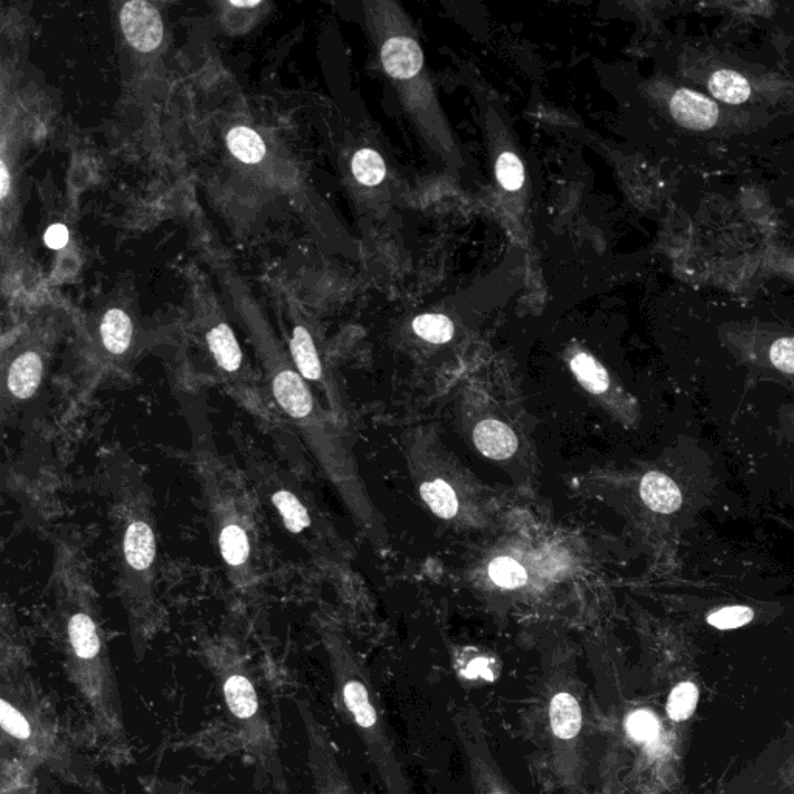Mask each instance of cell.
<instances>
[{
	"label": "cell",
	"mask_w": 794,
	"mask_h": 794,
	"mask_svg": "<svg viewBox=\"0 0 794 794\" xmlns=\"http://www.w3.org/2000/svg\"><path fill=\"white\" fill-rule=\"evenodd\" d=\"M289 356L306 382L322 384L325 371L322 359L311 331L301 323H295L289 339Z\"/></svg>",
	"instance_id": "cell-16"
},
{
	"label": "cell",
	"mask_w": 794,
	"mask_h": 794,
	"mask_svg": "<svg viewBox=\"0 0 794 794\" xmlns=\"http://www.w3.org/2000/svg\"><path fill=\"white\" fill-rule=\"evenodd\" d=\"M134 323L128 312L111 308L101 317L100 340L104 351L112 357H125L134 343Z\"/></svg>",
	"instance_id": "cell-18"
},
{
	"label": "cell",
	"mask_w": 794,
	"mask_h": 794,
	"mask_svg": "<svg viewBox=\"0 0 794 794\" xmlns=\"http://www.w3.org/2000/svg\"><path fill=\"white\" fill-rule=\"evenodd\" d=\"M263 489L287 531L295 536H301L311 529V512L287 478L281 477L278 473H266L263 478Z\"/></svg>",
	"instance_id": "cell-13"
},
{
	"label": "cell",
	"mask_w": 794,
	"mask_h": 794,
	"mask_svg": "<svg viewBox=\"0 0 794 794\" xmlns=\"http://www.w3.org/2000/svg\"><path fill=\"white\" fill-rule=\"evenodd\" d=\"M143 787H145L146 794H204L193 790L188 785L168 781V779H159V777H149L143 782Z\"/></svg>",
	"instance_id": "cell-32"
},
{
	"label": "cell",
	"mask_w": 794,
	"mask_h": 794,
	"mask_svg": "<svg viewBox=\"0 0 794 794\" xmlns=\"http://www.w3.org/2000/svg\"><path fill=\"white\" fill-rule=\"evenodd\" d=\"M498 182L508 191H517L525 182V168L514 152H503L495 166Z\"/></svg>",
	"instance_id": "cell-27"
},
{
	"label": "cell",
	"mask_w": 794,
	"mask_h": 794,
	"mask_svg": "<svg viewBox=\"0 0 794 794\" xmlns=\"http://www.w3.org/2000/svg\"><path fill=\"white\" fill-rule=\"evenodd\" d=\"M413 331L422 340L433 343V345H444V343L450 342L455 334V328H453L450 318L441 314L419 315L413 322Z\"/></svg>",
	"instance_id": "cell-24"
},
{
	"label": "cell",
	"mask_w": 794,
	"mask_h": 794,
	"mask_svg": "<svg viewBox=\"0 0 794 794\" xmlns=\"http://www.w3.org/2000/svg\"><path fill=\"white\" fill-rule=\"evenodd\" d=\"M627 731L630 737L639 742H650L658 736L660 725L655 715L649 711H636L627 720Z\"/></svg>",
	"instance_id": "cell-30"
},
{
	"label": "cell",
	"mask_w": 794,
	"mask_h": 794,
	"mask_svg": "<svg viewBox=\"0 0 794 794\" xmlns=\"http://www.w3.org/2000/svg\"><path fill=\"white\" fill-rule=\"evenodd\" d=\"M216 466L208 461H202L201 466L213 536L233 587L249 590L256 582L252 509L238 484Z\"/></svg>",
	"instance_id": "cell-5"
},
{
	"label": "cell",
	"mask_w": 794,
	"mask_h": 794,
	"mask_svg": "<svg viewBox=\"0 0 794 794\" xmlns=\"http://www.w3.org/2000/svg\"><path fill=\"white\" fill-rule=\"evenodd\" d=\"M204 655L208 669L218 681L244 751L252 759L261 781L267 782L277 794H290L277 734L264 711L246 660L232 643L222 639L207 646Z\"/></svg>",
	"instance_id": "cell-3"
},
{
	"label": "cell",
	"mask_w": 794,
	"mask_h": 794,
	"mask_svg": "<svg viewBox=\"0 0 794 794\" xmlns=\"http://www.w3.org/2000/svg\"><path fill=\"white\" fill-rule=\"evenodd\" d=\"M123 579L135 652L143 649L151 630L152 579L156 568L157 537L148 509L140 503H129L125 511L123 539Z\"/></svg>",
	"instance_id": "cell-7"
},
{
	"label": "cell",
	"mask_w": 794,
	"mask_h": 794,
	"mask_svg": "<svg viewBox=\"0 0 794 794\" xmlns=\"http://www.w3.org/2000/svg\"><path fill=\"white\" fill-rule=\"evenodd\" d=\"M698 701V689L692 683H681L675 687L667 703V712L674 720L691 717Z\"/></svg>",
	"instance_id": "cell-28"
},
{
	"label": "cell",
	"mask_w": 794,
	"mask_h": 794,
	"mask_svg": "<svg viewBox=\"0 0 794 794\" xmlns=\"http://www.w3.org/2000/svg\"><path fill=\"white\" fill-rule=\"evenodd\" d=\"M461 672H463L464 677L470 678V680L483 678V680L491 681L495 677L494 663L486 656H475L473 660L467 661V664L461 667Z\"/></svg>",
	"instance_id": "cell-33"
},
{
	"label": "cell",
	"mask_w": 794,
	"mask_h": 794,
	"mask_svg": "<svg viewBox=\"0 0 794 794\" xmlns=\"http://www.w3.org/2000/svg\"><path fill=\"white\" fill-rule=\"evenodd\" d=\"M453 723L466 754L475 794H517L492 756L477 709L473 706L460 709Z\"/></svg>",
	"instance_id": "cell-9"
},
{
	"label": "cell",
	"mask_w": 794,
	"mask_h": 794,
	"mask_svg": "<svg viewBox=\"0 0 794 794\" xmlns=\"http://www.w3.org/2000/svg\"><path fill=\"white\" fill-rule=\"evenodd\" d=\"M228 151L239 162L256 165L266 156V143L258 132L247 126H236L227 134Z\"/></svg>",
	"instance_id": "cell-20"
},
{
	"label": "cell",
	"mask_w": 794,
	"mask_h": 794,
	"mask_svg": "<svg viewBox=\"0 0 794 794\" xmlns=\"http://www.w3.org/2000/svg\"><path fill=\"white\" fill-rule=\"evenodd\" d=\"M301 723H303L308 767L312 776L314 794H357L349 781L339 753L329 736L328 728L320 722L309 701L295 700Z\"/></svg>",
	"instance_id": "cell-8"
},
{
	"label": "cell",
	"mask_w": 794,
	"mask_h": 794,
	"mask_svg": "<svg viewBox=\"0 0 794 794\" xmlns=\"http://www.w3.org/2000/svg\"><path fill=\"white\" fill-rule=\"evenodd\" d=\"M45 246L53 250H61L66 247L69 242V230L66 225L55 224L45 232L44 236Z\"/></svg>",
	"instance_id": "cell-34"
},
{
	"label": "cell",
	"mask_w": 794,
	"mask_h": 794,
	"mask_svg": "<svg viewBox=\"0 0 794 794\" xmlns=\"http://www.w3.org/2000/svg\"><path fill=\"white\" fill-rule=\"evenodd\" d=\"M489 576L492 582L501 588H520L528 582L525 568L511 557H497L489 565Z\"/></svg>",
	"instance_id": "cell-26"
},
{
	"label": "cell",
	"mask_w": 794,
	"mask_h": 794,
	"mask_svg": "<svg viewBox=\"0 0 794 794\" xmlns=\"http://www.w3.org/2000/svg\"><path fill=\"white\" fill-rule=\"evenodd\" d=\"M47 353L42 346L27 343L11 354L5 363L2 397L4 405H21L30 401L44 382Z\"/></svg>",
	"instance_id": "cell-11"
},
{
	"label": "cell",
	"mask_w": 794,
	"mask_h": 794,
	"mask_svg": "<svg viewBox=\"0 0 794 794\" xmlns=\"http://www.w3.org/2000/svg\"><path fill=\"white\" fill-rule=\"evenodd\" d=\"M473 441L491 460H508L518 449V439L511 427L495 419L480 422L473 430Z\"/></svg>",
	"instance_id": "cell-17"
},
{
	"label": "cell",
	"mask_w": 794,
	"mask_h": 794,
	"mask_svg": "<svg viewBox=\"0 0 794 794\" xmlns=\"http://www.w3.org/2000/svg\"><path fill=\"white\" fill-rule=\"evenodd\" d=\"M546 715L557 768L563 773L567 771L568 776L573 777L579 759L580 734L584 726L577 689L567 686L548 689Z\"/></svg>",
	"instance_id": "cell-10"
},
{
	"label": "cell",
	"mask_w": 794,
	"mask_h": 794,
	"mask_svg": "<svg viewBox=\"0 0 794 794\" xmlns=\"http://www.w3.org/2000/svg\"><path fill=\"white\" fill-rule=\"evenodd\" d=\"M639 492L647 508L658 514H674L683 503L680 487L666 473H646Z\"/></svg>",
	"instance_id": "cell-19"
},
{
	"label": "cell",
	"mask_w": 794,
	"mask_h": 794,
	"mask_svg": "<svg viewBox=\"0 0 794 794\" xmlns=\"http://www.w3.org/2000/svg\"><path fill=\"white\" fill-rule=\"evenodd\" d=\"M382 64L385 72L394 80H408L421 72L424 55L415 39L397 36L384 45Z\"/></svg>",
	"instance_id": "cell-15"
},
{
	"label": "cell",
	"mask_w": 794,
	"mask_h": 794,
	"mask_svg": "<svg viewBox=\"0 0 794 794\" xmlns=\"http://www.w3.org/2000/svg\"><path fill=\"white\" fill-rule=\"evenodd\" d=\"M121 30L132 49L154 52L163 41V21L159 10L149 2L134 0L120 11Z\"/></svg>",
	"instance_id": "cell-12"
},
{
	"label": "cell",
	"mask_w": 794,
	"mask_h": 794,
	"mask_svg": "<svg viewBox=\"0 0 794 794\" xmlns=\"http://www.w3.org/2000/svg\"><path fill=\"white\" fill-rule=\"evenodd\" d=\"M571 370H573L574 376L577 377L580 385L585 390L590 391V393L602 394L610 387V377H608L607 370L598 360L588 356V354L580 353L574 356L573 360H571Z\"/></svg>",
	"instance_id": "cell-23"
},
{
	"label": "cell",
	"mask_w": 794,
	"mask_h": 794,
	"mask_svg": "<svg viewBox=\"0 0 794 794\" xmlns=\"http://www.w3.org/2000/svg\"><path fill=\"white\" fill-rule=\"evenodd\" d=\"M0 697L4 745L10 743L19 757L33 767L52 771L67 784L97 790L100 781L94 767L32 681L4 667Z\"/></svg>",
	"instance_id": "cell-2"
},
{
	"label": "cell",
	"mask_w": 794,
	"mask_h": 794,
	"mask_svg": "<svg viewBox=\"0 0 794 794\" xmlns=\"http://www.w3.org/2000/svg\"><path fill=\"white\" fill-rule=\"evenodd\" d=\"M770 360L776 370L794 374V337H782L771 345Z\"/></svg>",
	"instance_id": "cell-31"
},
{
	"label": "cell",
	"mask_w": 794,
	"mask_h": 794,
	"mask_svg": "<svg viewBox=\"0 0 794 794\" xmlns=\"http://www.w3.org/2000/svg\"><path fill=\"white\" fill-rule=\"evenodd\" d=\"M709 90L717 100L728 104H742L751 95V86L745 76L732 70H719L709 80Z\"/></svg>",
	"instance_id": "cell-21"
},
{
	"label": "cell",
	"mask_w": 794,
	"mask_h": 794,
	"mask_svg": "<svg viewBox=\"0 0 794 794\" xmlns=\"http://www.w3.org/2000/svg\"><path fill=\"white\" fill-rule=\"evenodd\" d=\"M236 312L252 339L259 360L263 363L269 391L275 405L284 415L300 425L303 430H312L317 422V405L308 382L303 379L289 354L278 343L263 315L246 292L236 284L230 286Z\"/></svg>",
	"instance_id": "cell-6"
},
{
	"label": "cell",
	"mask_w": 794,
	"mask_h": 794,
	"mask_svg": "<svg viewBox=\"0 0 794 794\" xmlns=\"http://www.w3.org/2000/svg\"><path fill=\"white\" fill-rule=\"evenodd\" d=\"M421 497L439 518H453L460 509L453 487L441 478L422 484Z\"/></svg>",
	"instance_id": "cell-22"
},
{
	"label": "cell",
	"mask_w": 794,
	"mask_h": 794,
	"mask_svg": "<svg viewBox=\"0 0 794 794\" xmlns=\"http://www.w3.org/2000/svg\"><path fill=\"white\" fill-rule=\"evenodd\" d=\"M328 650L340 712L365 745L385 790L388 794H413L397 760L370 678L340 641L329 639Z\"/></svg>",
	"instance_id": "cell-4"
},
{
	"label": "cell",
	"mask_w": 794,
	"mask_h": 794,
	"mask_svg": "<svg viewBox=\"0 0 794 794\" xmlns=\"http://www.w3.org/2000/svg\"><path fill=\"white\" fill-rule=\"evenodd\" d=\"M670 114L678 125L692 131H708L719 120V108L714 101L687 89L675 92L670 100Z\"/></svg>",
	"instance_id": "cell-14"
},
{
	"label": "cell",
	"mask_w": 794,
	"mask_h": 794,
	"mask_svg": "<svg viewBox=\"0 0 794 794\" xmlns=\"http://www.w3.org/2000/svg\"><path fill=\"white\" fill-rule=\"evenodd\" d=\"M353 174L357 182L366 187H374L384 180L387 168L379 152L373 149H360L353 159Z\"/></svg>",
	"instance_id": "cell-25"
},
{
	"label": "cell",
	"mask_w": 794,
	"mask_h": 794,
	"mask_svg": "<svg viewBox=\"0 0 794 794\" xmlns=\"http://www.w3.org/2000/svg\"><path fill=\"white\" fill-rule=\"evenodd\" d=\"M61 633L70 683L89 711L104 754L115 762L128 763L131 743L117 675L100 622L86 596H67Z\"/></svg>",
	"instance_id": "cell-1"
},
{
	"label": "cell",
	"mask_w": 794,
	"mask_h": 794,
	"mask_svg": "<svg viewBox=\"0 0 794 794\" xmlns=\"http://www.w3.org/2000/svg\"><path fill=\"white\" fill-rule=\"evenodd\" d=\"M0 188H2V201H7L8 193H10V173H8L7 163L2 160L0 165Z\"/></svg>",
	"instance_id": "cell-35"
},
{
	"label": "cell",
	"mask_w": 794,
	"mask_h": 794,
	"mask_svg": "<svg viewBox=\"0 0 794 794\" xmlns=\"http://www.w3.org/2000/svg\"><path fill=\"white\" fill-rule=\"evenodd\" d=\"M754 612L750 607L734 605V607L720 608L708 616V624L719 630L739 629L753 621Z\"/></svg>",
	"instance_id": "cell-29"
},
{
	"label": "cell",
	"mask_w": 794,
	"mask_h": 794,
	"mask_svg": "<svg viewBox=\"0 0 794 794\" xmlns=\"http://www.w3.org/2000/svg\"><path fill=\"white\" fill-rule=\"evenodd\" d=\"M230 5L235 8H256L261 5V2H250V0H246V2H239V0H232Z\"/></svg>",
	"instance_id": "cell-36"
}]
</instances>
